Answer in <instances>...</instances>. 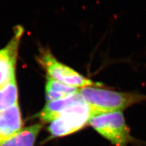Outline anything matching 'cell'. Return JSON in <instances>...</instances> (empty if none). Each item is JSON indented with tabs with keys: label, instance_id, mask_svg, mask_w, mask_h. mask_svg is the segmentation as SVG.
Segmentation results:
<instances>
[{
	"label": "cell",
	"instance_id": "9",
	"mask_svg": "<svg viewBox=\"0 0 146 146\" xmlns=\"http://www.w3.org/2000/svg\"><path fill=\"white\" fill-rule=\"evenodd\" d=\"M79 90V88L65 85L47 76L45 85V97L47 102L66 98Z\"/></svg>",
	"mask_w": 146,
	"mask_h": 146
},
{
	"label": "cell",
	"instance_id": "8",
	"mask_svg": "<svg viewBox=\"0 0 146 146\" xmlns=\"http://www.w3.org/2000/svg\"><path fill=\"white\" fill-rule=\"evenodd\" d=\"M41 129V125L35 124L21 129L8 139L0 142V146H33Z\"/></svg>",
	"mask_w": 146,
	"mask_h": 146
},
{
	"label": "cell",
	"instance_id": "7",
	"mask_svg": "<svg viewBox=\"0 0 146 146\" xmlns=\"http://www.w3.org/2000/svg\"><path fill=\"white\" fill-rule=\"evenodd\" d=\"M83 100L78 91L66 98L48 102L36 116L43 123H51L56 120L65 110Z\"/></svg>",
	"mask_w": 146,
	"mask_h": 146
},
{
	"label": "cell",
	"instance_id": "4",
	"mask_svg": "<svg viewBox=\"0 0 146 146\" xmlns=\"http://www.w3.org/2000/svg\"><path fill=\"white\" fill-rule=\"evenodd\" d=\"M38 62L46 71L48 76L60 83L76 87L84 88L88 87H101L103 84L96 83L60 62L48 50H41L37 58Z\"/></svg>",
	"mask_w": 146,
	"mask_h": 146
},
{
	"label": "cell",
	"instance_id": "10",
	"mask_svg": "<svg viewBox=\"0 0 146 146\" xmlns=\"http://www.w3.org/2000/svg\"><path fill=\"white\" fill-rule=\"evenodd\" d=\"M18 104V88L16 77L0 89V112Z\"/></svg>",
	"mask_w": 146,
	"mask_h": 146
},
{
	"label": "cell",
	"instance_id": "3",
	"mask_svg": "<svg viewBox=\"0 0 146 146\" xmlns=\"http://www.w3.org/2000/svg\"><path fill=\"white\" fill-rule=\"evenodd\" d=\"M93 115L89 106L83 100L65 110L51 122L47 130L53 138L70 135L88 126Z\"/></svg>",
	"mask_w": 146,
	"mask_h": 146
},
{
	"label": "cell",
	"instance_id": "1",
	"mask_svg": "<svg viewBox=\"0 0 146 146\" xmlns=\"http://www.w3.org/2000/svg\"><path fill=\"white\" fill-rule=\"evenodd\" d=\"M80 94L89 106L93 114L123 111L136 104L146 101V95L132 92H118L96 87L80 89Z\"/></svg>",
	"mask_w": 146,
	"mask_h": 146
},
{
	"label": "cell",
	"instance_id": "5",
	"mask_svg": "<svg viewBox=\"0 0 146 146\" xmlns=\"http://www.w3.org/2000/svg\"><path fill=\"white\" fill-rule=\"evenodd\" d=\"M23 33V27H16L12 40L6 47L0 50V89L16 77V57Z\"/></svg>",
	"mask_w": 146,
	"mask_h": 146
},
{
	"label": "cell",
	"instance_id": "6",
	"mask_svg": "<svg viewBox=\"0 0 146 146\" xmlns=\"http://www.w3.org/2000/svg\"><path fill=\"white\" fill-rule=\"evenodd\" d=\"M23 123L18 104L0 112V142L19 132Z\"/></svg>",
	"mask_w": 146,
	"mask_h": 146
},
{
	"label": "cell",
	"instance_id": "2",
	"mask_svg": "<svg viewBox=\"0 0 146 146\" xmlns=\"http://www.w3.org/2000/svg\"><path fill=\"white\" fill-rule=\"evenodd\" d=\"M89 126L114 146H128L135 141L123 111L93 115L89 120Z\"/></svg>",
	"mask_w": 146,
	"mask_h": 146
}]
</instances>
